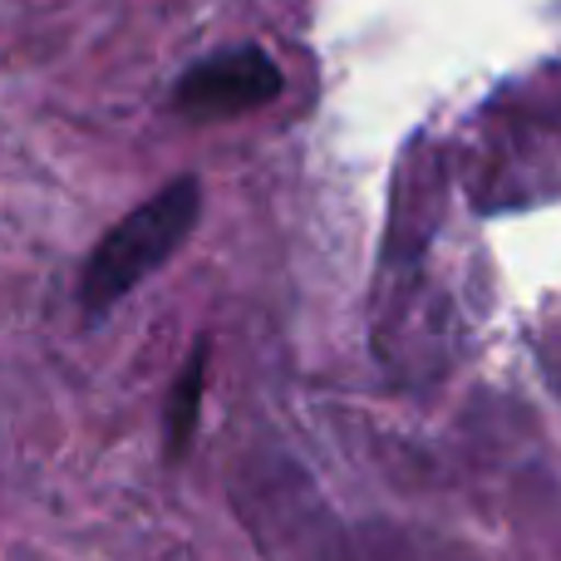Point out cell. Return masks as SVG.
<instances>
[{
  "label": "cell",
  "mask_w": 561,
  "mask_h": 561,
  "mask_svg": "<svg viewBox=\"0 0 561 561\" xmlns=\"http://www.w3.org/2000/svg\"><path fill=\"white\" fill-rule=\"evenodd\" d=\"M197 213H203V183H197V178H173L158 197L134 207V213L94 247V256H89L84 280H79L84 306L89 310L118 306L138 280L148 272H158V266L193 237Z\"/></svg>",
  "instance_id": "obj_1"
},
{
  "label": "cell",
  "mask_w": 561,
  "mask_h": 561,
  "mask_svg": "<svg viewBox=\"0 0 561 561\" xmlns=\"http://www.w3.org/2000/svg\"><path fill=\"white\" fill-rule=\"evenodd\" d=\"M280 99V69L262 49H232L193 65L173 89V108L187 118H237Z\"/></svg>",
  "instance_id": "obj_2"
},
{
  "label": "cell",
  "mask_w": 561,
  "mask_h": 561,
  "mask_svg": "<svg viewBox=\"0 0 561 561\" xmlns=\"http://www.w3.org/2000/svg\"><path fill=\"white\" fill-rule=\"evenodd\" d=\"M203 385H207V345L187 355L183 375H178L173 394H168V458H183L197 434V409H203Z\"/></svg>",
  "instance_id": "obj_3"
}]
</instances>
